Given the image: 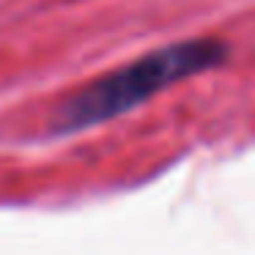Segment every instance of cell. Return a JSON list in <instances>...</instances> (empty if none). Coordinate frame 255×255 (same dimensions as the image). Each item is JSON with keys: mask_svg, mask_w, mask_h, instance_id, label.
Instances as JSON below:
<instances>
[{"mask_svg": "<svg viewBox=\"0 0 255 255\" xmlns=\"http://www.w3.org/2000/svg\"><path fill=\"white\" fill-rule=\"evenodd\" d=\"M228 55H231V47L211 36L151 50L137 61L113 69L80 88L77 94H72L52 116V132L72 134L127 116L129 110L145 105L170 85L222 66Z\"/></svg>", "mask_w": 255, "mask_h": 255, "instance_id": "6da1fadb", "label": "cell"}]
</instances>
